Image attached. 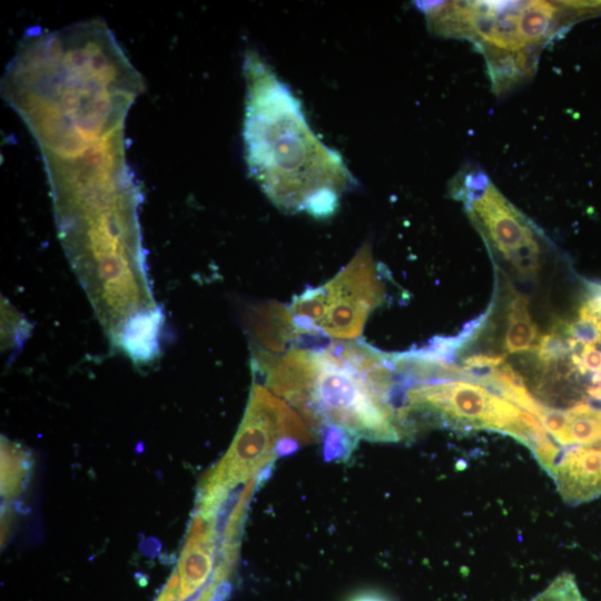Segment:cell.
I'll use <instances>...</instances> for the list:
<instances>
[{"instance_id":"16","label":"cell","mask_w":601,"mask_h":601,"mask_svg":"<svg viewBox=\"0 0 601 601\" xmlns=\"http://www.w3.org/2000/svg\"><path fill=\"white\" fill-rule=\"evenodd\" d=\"M580 357L587 372H601V351L595 345H583Z\"/></svg>"},{"instance_id":"4","label":"cell","mask_w":601,"mask_h":601,"mask_svg":"<svg viewBox=\"0 0 601 601\" xmlns=\"http://www.w3.org/2000/svg\"><path fill=\"white\" fill-rule=\"evenodd\" d=\"M314 440L296 411L256 383L230 447L200 481L196 509L218 513L230 490L255 479L279 455Z\"/></svg>"},{"instance_id":"6","label":"cell","mask_w":601,"mask_h":601,"mask_svg":"<svg viewBox=\"0 0 601 601\" xmlns=\"http://www.w3.org/2000/svg\"><path fill=\"white\" fill-rule=\"evenodd\" d=\"M314 292L322 314L317 331L339 341L361 335L370 313L384 299L371 247L363 246L336 276Z\"/></svg>"},{"instance_id":"14","label":"cell","mask_w":601,"mask_h":601,"mask_svg":"<svg viewBox=\"0 0 601 601\" xmlns=\"http://www.w3.org/2000/svg\"><path fill=\"white\" fill-rule=\"evenodd\" d=\"M506 318L509 323L531 318L528 298L522 295H515L514 298L509 303Z\"/></svg>"},{"instance_id":"1","label":"cell","mask_w":601,"mask_h":601,"mask_svg":"<svg viewBox=\"0 0 601 601\" xmlns=\"http://www.w3.org/2000/svg\"><path fill=\"white\" fill-rule=\"evenodd\" d=\"M141 88L115 36L99 30L39 43L6 70L2 93L41 151L59 234L93 235L138 221L124 131Z\"/></svg>"},{"instance_id":"7","label":"cell","mask_w":601,"mask_h":601,"mask_svg":"<svg viewBox=\"0 0 601 601\" xmlns=\"http://www.w3.org/2000/svg\"><path fill=\"white\" fill-rule=\"evenodd\" d=\"M217 516L200 511L193 516L175 569L178 577L177 601L195 598L214 575Z\"/></svg>"},{"instance_id":"5","label":"cell","mask_w":601,"mask_h":601,"mask_svg":"<svg viewBox=\"0 0 601 601\" xmlns=\"http://www.w3.org/2000/svg\"><path fill=\"white\" fill-rule=\"evenodd\" d=\"M522 411L483 384L441 381L410 387L397 420L403 425L413 414H422L455 427L486 428L509 434L520 421Z\"/></svg>"},{"instance_id":"17","label":"cell","mask_w":601,"mask_h":601,"mask_svg":"<svg viewBox=\"0 0 601 601\" xmlns=\"http://www.w3.org/2000/svg\"><path fill=\"white\" fill-rule=\"evenodd\" d=\"M225 582L220 581L215 575H213L208 585L199 594H197L195 598H193L189 601H215L217 598V590Z\"/></svg>"},{"instance_id":"12","label":"cell","mask_w":601,"mask_h":601,"mask_svg":"<svg viewBox=\"0 0 601 601\" xmlns=\"http://www.w3.org/2000/svg\"><path fill=\"white\" fill-rule=\"evenodd\" d=\"M529 601H584L574 577L564 572Z\"/></svg>"},{"instance_id":"15","label":"cell","mask_w":601,"mask_h":601,"mask_svg":"<svg viewBox=\"0 0 601 601\" xmlns=\"http://www.w3.org/2000/svg\"><path fill=\"white\" fill-rule=\"evenodd\" d=\"M583 306L588 308L597 323L601 317V283H588Z\"/></svg>"},{"instance_id":"11","label":"cell","mask_w":601,"mask_h":601,"mask_svg":"<svg viewBox=\"0 0 601 601\" xmlns=\"http://www.w3.org/2000/svg\"><path fill=\"white\" fill-rule=\"evenodd\" d=\"M538 335V326L531 318L510 322L504 337V349L509 354L532 351Z\"/></svg>"},{"instance_id":"18","label":"cell","mask_w":601,"mask_h":601,"mask_svg":"<svg viewBox=\"0 0 601 601\" xmlns=\"http://www.w3.org/2000/svg\"><path fill=\"white\" fill-rule=\"evenodd\" d=\"M354 601H385L383 599H380V598H375V597H362V598H358Z\"/></svg>"},{"instance_id":"3","label":"cell","mask_w":601,"mask_h":601,"mask_svg":"<svg viewBox=\"0 0 601 601\" xmlns=\"http://www.w3.org/2000/svg\"><path fill=\"white\" fill-rule=\"evenodd\" d=\"M253 364L265 384L293 404L311 427H334L374 442H396L403 435L394 410L327 347H292L282 355L258 351Z\"/></svg>"},{"instance_id":"8","label":"cell","mask_w":601,"mask_h":601,"mask_svg":"<svg viewBox=\"0 0 601 601\" xmlns=\"http://www.w3.org/2000/svg\"><path fill=\"white\" fill-rule=\"evenodd\" d=\"M564 501L579 504L601 495V449L571 446L561 451L550 472Z\"/></svg>"},{"instance_id":"13","label":"cell","mask_w":601,"mask_h":601,"mask_svg":"<svg viewBox=\"0 0 601 601\" xmlns=\"http://www.w3.org/2000/svg\"><path fill=\"white\" fill-rule=\"evenodd\" d=\"M570 335L583 345H598L601 343V334L593 321L580 318L570 323Z\"/></svg>"},{"instance_id":"19","label":"cell","mask_w":601,"mask_h":601,"mask_svg":"<svg viewBox=\"0 0 601 601\" xmlns=\"http://www.w3.org/2000/svg\"><path fill=\"white\" fill-rule=\"evenodd\" d=\"M595 325H597L598 331L601 334V317L597 321Z\"/></svg>"},{"instance_id":"20","label":"cell","mask_w":601,"mask_h":601,"mask_svg":"<svg viewBox=\"0 0 601 601\" xmlns=\"http://www.w3.org/2000/svg\"><path fill=\"white\" fill-rule=\"evenodd\" d=\"M598 345H600V346H601V343H600V344H598Z\"/></svg>"},{"instance_id":"10","label":"cell","mask_w":601,"mask_h":601,"mask_svg":"<svg viewBox=\"0 0 601 601\" xmlns=\"http://www.w3.org/2000/svg\"><path fill=\"white\" fill-rule=\"evenodd\" d=\"M30 469L29 454L8 441L1 444V496L11 500L23 487Z\"/></svg>"},{"instance_id":"2","label":"cell","mask_w":601,"mask_h":601,"mask_svg":"<svg viewBox=\"0 0 601 601\" xmlns=\"http://www.w3.org/2000/svg\"><path fill=\"white\" fill-rule=\"evenodd\" d=\"M244 141L250 174L286 211L333 215L354 184L339 155L313 134L299 102L256 53L245 59Z\"/></svg>"},{"instance_id":"9","label":"cell","mask_w":601,"mask_h":601,"mask_svg":"<svg viewBox=\"0 0 601 601\" xmlns=\"http://www.w3.org/2000/svg\"><path fill=\"white\" fill-rule=\"evenodd\" d=\"M248 327L255 338V348L276 355L306 334L297 327L289 308L277 302L255 306L248 317Z\"/></svg>"}]
</instances>
